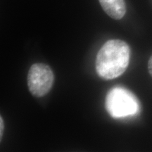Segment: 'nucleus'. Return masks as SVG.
<instances>
[{"label": "nucleus", "instance_id": "1", "mask_svg": "<svg viewBox=\"0 0 152 152\" xmlns=\"http://www.w3.org/2000/svg\"><path fill=\"white\" fill-rule=\"evenodd\" d=\"M130 58V49L128 44L121 39H110L96 55V73L106 80L116 78L126 71Z\"/></svg>", "mask_w": 152, "mask_h": 152}, {"label": "nucleus", "instance_id": "2", "mask_svg": "<svg viewBox=\"0 0 152 152\" xmlns=\"http://www.w3.org/2000/svg\"><path fill=\"white\" fill-rule=\"evenodd\" d=\"M106 109L114 118L137 115L140 111V102L135 95L127 89L115 87L106 95Z\"/></svg>", "mask_w": 152, "mask_h": 152}, {"label": "nucleus", "instance_id": "3", "mask_svg": "<svg viewBox=\"0 0 152 152\" xmlns=\"http://www.w3.org/2000/svg\"><path fill=\"white\" fill-rule=\"evenodd\" d=\"M28 86L30 92L35 97H42L51 90L54 75L48 65L41 63L33 64L28 74Z\"/></svg>", "mask_w": 152, "mask_h": 152}, {"label": "nucleus", "instance_id": "4", "mask_svg": "<svg viewBox=\"0 0 152 152\" xmlns=\"http://www.w3.org/2000/svg\"><path fill=\"white\" fill-rule=\"evenodd\" d=\"M99 1L106 14L114 20L123 18L126 14L125 0H99Z\"/></svg>", "mask_w": 152, "mask_h": 152}, {"label": "nucleus", "instance_id": "5", "mask_svg": "<svg viewBox=\"0 0 152 152\" xmlns=\"http://www.w3.org/2000/svg\"><path fill=\"white\" fill-rule=\"evenodd\" d=\"M148 71H149V73L152 77V55L149 58V61H148Z\"/></svg>", "mask_w": 152, "mask_h": 152}, {"label": "nucleus", "instance_id": "6", "mask_svg": "<svg viewBox=\"0 0 152 152\" xmlns=\"http://www.w3.org/2000/svg\"><path fill=\"white\" fill-rule=\"evenodd\" d=\"M0 138L2 137V134H3V130H4V121L2 119V117H0Z\"/></svg>", "mask_w": 152, "mask_h": 152}]
</instances>
